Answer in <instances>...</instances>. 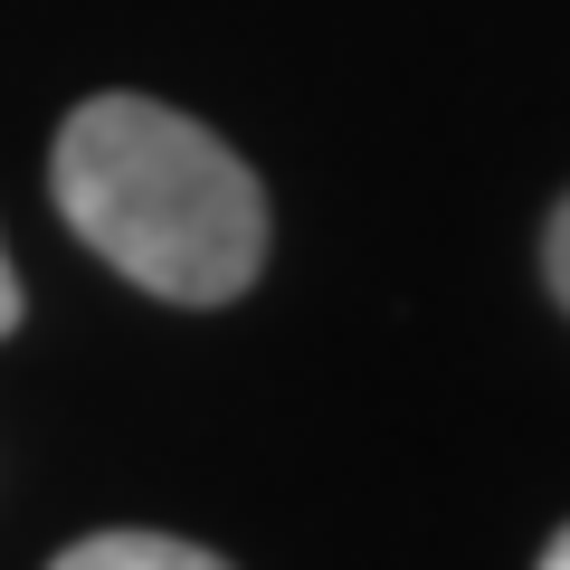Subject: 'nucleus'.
Returning <instances> with one entry per match:
<instances>
[{"mask_svg": "<svg viewBox=\"0 0 570 570\" xmlns=\"http://www.w3.org/2000/svg\"><path fill=\"white\" fill-rule=\"evenodd\" d=\"M58 209L115 276L171 305H228L266 266V190L209 124L153 96H86L58 134Z\"/></svg>", "mask_w": 570, "mask_h": 570, "instance_id": "1", "label": "nucleus"}, {"mask_svg": "<svg viewBox=\"0 0 570 570\" xmlns=\"http://www.w3.org/2000/svg\"><path fill=\"white\" fill-rule=\"evenodd\" d=\"M48 570H228V561L200 542H171V532H96V542H67Z\"/></svg>", "mask_w": 570, "mask_h": 570, "instance_id": "2", "label": "nucleus"}, {"mask_svg": "<svg viewBox=\"0 0 570 570\" xmlns=\"http://www.w3.org/2000/svg\"><path fill=\"white\" fill-rule=\"evenodd\" d=\"M542 276H551V295L570 305V200L551 209V238H542Z\"/></svg>", "mask_w": 570, "mask_h": 570, "instance_id": "3", "label": "nucleus"}, {"mask_svg": "<svg viewBox=\"0 0 570 570\" xmlns=\"http://www.w3.org/2000/svg\"><path fill=\"white\" fill-rule=\"evenodd\" d=\"M20 324V276H10V247H0V333Z\"/></svg>", "mask_w": 570, "mask_h": 570, "instance_id": "4", "label": "nucleus"}, {"mask_svg": "<svg viewBox=\"0 0 570 570\" xmlns=\"http://www.w3.org/2000/svg\"><path fill=\"white\" fill-rule=\"evenodd\" d=\"M542 570H570V523L551 532V551H542Z\"/></svg>", "mask_w": 570, "mask_h": 570, "instance_id": "5", "label": "nucleus"}]
</instances>
